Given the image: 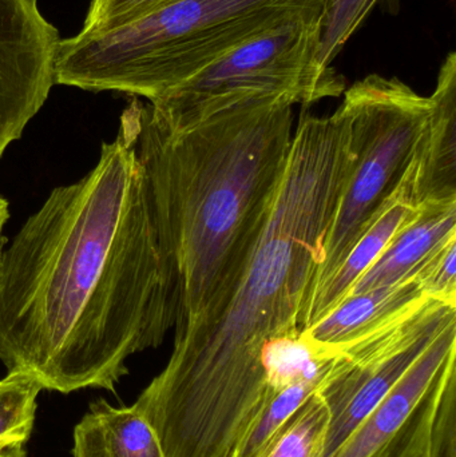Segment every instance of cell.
<instances>
[{
	"label": "cell",
	"instance_id": "cell-19",
	"mask_svg": "<svg viewBox=\"0 0 456 457\" xmlns=\"http://www.w3.org/2000/svg\"><path fill=\"white\" fill-rule=\"evenodd\" d=\"M178 0H91L82 31L109 29Z\"/></svg>",
	"mask_w": 456,
	"mask_h": 457
},
{
	"label": "cell",
	"instance_id": "cell-6",
	"mask_svg": "<svg viewBox=\"0 0 456 457\" xmlns=\"http://www.w3.org/2000/svg\"><path fill=\"white\" fill-rule=\"evenodd\" d=\"M321 19L291 21L244 43L157 101L147 102L153 118L179 130L256 99L286 98L308 106L342 96L343 75L319 62Z\"/></svg>",
	"mask_w": 456,
	"mask_h": 457
},
{
	"label": "cell",
	"instance_id": "cell-4",
	"mask_svg": "<svg viewBox=\"0 0 456 457\" xmlns=\"http://www.w3.org/2000/svg\"><path fill=\"white\" fill-rule=\"evenodd\" d=\"M327 0H178L109 29L61 39L55 85L154 102L244 43L321 19Z\"/></svg>",
	"mask_w": 456,
	"mask_h": 457
},
{
	"label": "cell",
	"instance_id": "cell-15",
	"mask_svg": "<svg viewBox=\"0 0 456 457\" xmlns=\"http://www.w3.org/2000/svg\"><path fill=\"white\" fill-rule=\"evenodd\" d=\"M336 356V354H335ZM334 356V357H335ZM334 357L294 375L273 373L272 389L233 457H264L286 431L305 400L318 389Z\"/></svg>",
	"mask_w": 456,
	"mask_h": 457
},
{
	"label": "cell",
	"instance_id": "cell-7",
	"mask_svg": "<svg viewBox=\"0 0 456 457\" xmlns=\"http://www.w3.org/2000/svg\"><path fill=\"white\" fill-rule=\"evenodd\" d=\"M456 305L428 297L393 324L337 352L318 386L329 411L323 456L329 457L385 399L442 329Z\"/></svg>",
	"mask_w": 456,
	"mask_h": 457
},
{
	"label": "cell",
	"instance_id": "cell-11",
	"mask_svg": "<svg viewBox=\"0 0 456 457\" xmlns=\"http://www.w3.org/2000/svg\"><path fill=\"white\" fill-rule=\"evenodd\" d=\"M412 187L409 168L401 184L383 204L372 224L353 245L339 268L308 300L303 312L300 332L328 316L350 295L353 285L382 254L395 234L415 219L419 212V204Z\"/></svg>",
	"mask_w": 456,
	"mask_h": 457
},
{
	"label": "cell",
	"instance_id": "cell-17",
	"mask_svg": "<svg viewBox=\"0 0 456 457\" xmlns=\"http://www.w3.org/2000/svg\"><path fill=\"white\" fill-rule=\"evenodd\" d=\"M328 428L329 411L316 389L264 457H321Z\"/></svg>",
	"mask_w": 456,
	"mask_h": 457
},
{
	"label": "cell",
	"instance_id": "cell-8",
	"mask_svg": "<svg viewBox=\"0 0 456 457\" xmlns=\"http://www.w3.org/2000/svg\"><path fill=\"white\" fill-rule=\"evenodd\" d=\"M61 39L37 0H0V158L55 86Z\"/></svg>",
	"mask_w": 456,
	"mask_h": 457
},
{
	"label": "cell",
	"instance_id": "cell-10",
	"mask_svg": "<svg viewBox=\"0 0 456 457\" xmlns=\"http://www.w3.org/2000/svg\"><path fill=\"white\" fill-rule=\"evenodd\" d=\"M430 115L410 163L418 204L456 198V54L442 63Z\"/></svg>",
	"mask_w": 456,
	"mask_h": 457
},
{
	"label": "cell",
	"instance_id": "cell-20",
	"mask_svg": "<svg viewBox=\"0 0 456 457\" xmlns=\"http://www.w3.org/2000/svg\"><path fill=\"white\" fill-rule=\"evenodd\" d=\"M417 279L427 297L456 305V238L426 261Z\"/></svg>",
	"mask_w": 456,
	"mask_h": 457
},
{
	"label": "cell",
	"instance_id": "cell-3",
	"mask_svg": "<svg viewBox=\"0 0 456 457\" xmlns=\"http://www.w3.org/2000/svg\"><path fill=\"white\" fill-rule=\"evenodd\" d=\"M294 106L256 99L179 130L157 122L141 98L123 110L176 281V332L237 284L283 181Z\"/></svg>",
	"mask_w": 456,
	"mask_h": 457
},
{
	"label": "cell",
	"instance_id": "cell-22",
	"mask_svg": "<svg viewBox=\"0 0 456 457\" xmlns=\"http://www.w3.org/2000/svg\"><path fill=\"white\" fill-rule=\"evenodd\" d=\"M0 457H27L26 445H13L0 447Z\"/></svg>",
	"mask_w": 456,
	"mask_h": 457
},
{
	"label": "cell",
	"instance_id": "cell-16",
	"mask_svg": "<svg viewBox=\"0 0 456 457\" xmlns=\"http://www.w3.org/2000/svg\"><path fill=\"white\" fill-rule=\"evenodd\" d=\"M42 391L37 378L21 370L0 378V447L29 442Z\"/></svg>",
	"mask_w": 456,
	"mask_h": 457
},
{
	"label": "cell",
	"instance_id": "cell-21",
	"mask_svg": "<svg viewBox=\"0 0 456 457\" xmlns=\"http://www.w3.org/2000/svg\"><path fill=\"white\" fill-rule=\"evenodd\" d=\"M8 219H10V209H8L7 200L0 195V257L3 253V228H4Z\"/></svg>",
	"mask_w": 456,
	"mask_h": 457
},
{
	"label": "cell",
	"instance_id": "cell-18",
	"mask_svg": "<svg viewBox=\"0 0 456 457\" xmlns=\"http://www.w3.org/2000/svg\"><path fill=\"white\" fill-rule=\"evenodd\" d=\"M377 2L379 0H327L319 46L321 66H332V62L358 31Z\"/></svg>",
	"mask_w": 456,
	"mask_h": 457
},
{
	"label": "cell",
	"instance_id": "cell-9",
	"mask_svg": "<svg viewBox=\"0 0 456 457\" xmlns=\"http://www.w3.org/2000/svg\"><path fill=\"white\" fill-rule=\"evenodd\" d=\"M456 359V320L447 324L385 399L329 457H382L444 368Z\"/></svg>",
	"mask_w": 456,
	"mask_h": 457
},
{
	"label": "cell",
	"instance_id": "cell-14",
	"mask_svg": "<svg viewBox=\"0 0 456 457\" xmlns=\"http://www.w3.org/2000/svg\"><path fill=\"white\" fill-rule=\"evenodd\" d=\"M72 457H165L149 421L134 405L114 407L104 399L91 403L75 426Z\"/></svg>",
	"mask_w": 456,
	"mask_h": 457
},
{
	"label": "cell",
	"instance_id": "cell-1",
	"mask_svg": "<svg viewBox=\"0 0 456 457\" xmlns=\"http://www.w3.org/2000/svg\"><path fill=\"white\" fill-rule=\"evenodd\" d=\"M134 134L102 145L93 170L56 187L0 257V361L46 391L115 392L128 360L176 325Z\"/></svg>",
	"mask_w": 456,
	"mask_h": 457
},
{
	"label": "cell",
	"instance_id": "cell-12",
	"mask_svg": "<svg viewBox=\"0 0 456 457\" xmlns=\"http://www.w3.org/2000/svg\"><path fill=\"white\" fill-rule=\"evenodd\" d=\"M455 238L456 198L419 204L415 219L395 234L348 295L414 278L426 261Z\"/></svg>",
	"mask_w": 456,
	"mask_h": 457
},
{
	"label": "cell",
	"instance_id": "cell-2",
	"mask_svg": "<svg viewBox=\"0 0 456 457\" xmlns=\"http://www.w3.org/2000/svg\"><path fill=\"white\" fill-rule=\"evenodd\" d=\"M355 161L342 106L303 112L283 181L237 284L211 313L174 332L168 364L134 407L165 457H233L264 407L267 349L300 332L327 231Z\"/></svg>",
	"mask_w": 456,
	"mask_h": 457
},
{
	"label": "cell",
	"instance_id": "cell-13",
	"mask_svg": "<svg viewBox=\"0 0 456 457\" xmlns=\"http://www.w3.org/2000/svg\"><path fill=\"white\" fill-rule=\"evenodd\" d=\"M427 298L414 277L393 287L348 295L328 316L300 333L315 348L337 353L406 316Z\"/></svg>",
	"mask_w": 456,
	"mask_h": 457
},
{
	"label": "cell",
	"instance_id": "cell-5",
	"mask_svg": "<svg viewBox=\"0 0 456 457\" xmlns=\"http://www.w3.org/2000/svg\"><path fill=\"white\" fill-rule=\"evenodd\" d=\"M340 106L350 120L355 161L324 239L310 298L339 268L401 184L430 115L431 102L398 78L371 74L344 91Z\"/></svg>",
	"mask_w": 456,
	"mask_h": 457
}]
</instances>
